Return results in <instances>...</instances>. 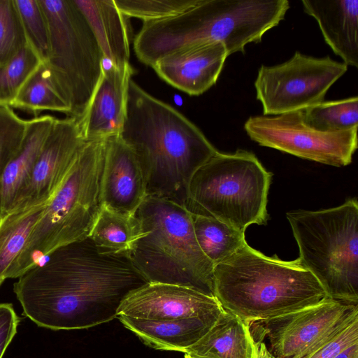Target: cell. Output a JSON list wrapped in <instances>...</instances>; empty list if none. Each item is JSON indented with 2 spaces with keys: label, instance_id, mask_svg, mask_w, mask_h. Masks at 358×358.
<instances>
[{
  "label": "cell",
  "instance_id": "obj_15",
  "mask_svg": "<svg viewBox=\"0 0 358 358\" xmlns=\"http://www.w3.org/2000/svg\"><path fill=\"white\" fill-rule=\"evenodd\" d=\"M228 56L222 43L208 42L174 52L152 68L173 87L190 96H199L216 83Z\"/></svg>",
  "mask_w": 358,
  "mask_h": 358
},
{
  "label": "cell",
  "instance_id": "obj_3",
  "mask_svg": "<svg viewBox=\"0 0 358 358\" xmlns=\"http://www.w3.org/2000/svg\"><path fill=\"white\" fill-rule=\"evenodd\" d=\"M213 295L249 326L329 299L299 258L268 257L246 243L213 268Z\"/></svg>",
  "mask_w": 358,
  "mask_h": 358
},
{
  "label": "cell",
  "instance_id": "obj_21",
  "mask_svg": "<svg viewBox=\"0 0 358 358\" xmlns=\"http://www.w3.org/2000/svg\"><path fill=\"white\" fill-rule=\"evenodd\" d=\"M200 358H254L250 326L224 310L210 330L184 352Z\"/></svg>",
  "mask_w": 358,
  "mask_h": 358
},
{
  "label": "cell",
  "instance_id": "obj_13",
  "mask_svg": "<svg viewBox=\"0 0 358 358\" xmlns=\"http://www.w3.org/2000/svg\"><path fill=\"white\" fill-rule=\"evenodd\" d=\"M224 310L214 296L196 289L148 282L127 296L118 315L145 320L218 318Z\"/></svg>",
  "mask_w": 358,
  "mask_h": 358
},
{
  "label": "cell",
  "instance_id": "obj_20",
  "mask_svg": "<svg viewBox=\"0 0 358 358\" xmlns=\"http://www.w3.org/2000/svg\"><path fill=\"white\" fill-rule=\"evenodd\" d=\"M55 119L43 115L29 120L22 145L0 178V217L13 208L27 185Z\"/></svg>",
  "mask_w": 358,
  "mask_h": 358
},
{
  "label": "cell",
  "instance_id": "obj_17",
  "mask_svg": "<svg viewBox=\"0 0 358 358\" xmlns=\"http://www.w3.org/2000/svg\"><path fill=\"white\" fill-rule=\"evenodd\" d=\"M324 41L348 66L358 67V0H302Z\"/></svg>",
  "mask_w": 358,
  "mask_h": 358
},
{
  "label": "cell",
  "instance_id": "obj_23",
  "mask_svg": "<svg viewBox=\"0 0 358 358\" xmlns=\"http://www.w3.org/2000/svg\"><path fill=\"white\" fill-rule=\"evenodd\" d=\"M143 235L135 214L102 206L88 237L101 251L127 255Z\"/></svg>",
  "mask_w": 358,
  "mask_h": 358
},
{
  "label": "cell",
  "instance_id": "obj_9",
  "mask_svg": "<svg viewBox=\"0 0 358 358\" xmlns=\"http://www.w3.org/2000/svg\"><path fill=\"white\" fill-rule=\"evenodd\" d=\"M348 71L330 57H314L296 51L287 61L262 65L255 81L264 115L302 110L324 101L329 88Z\"/></svg>",
  "mask_w": 358,
  "mask_h": 358
},
{
  "label": "cell",
  "instance_id": "obj_31",
  "mask_svg": "<svg viewBox=\"0 0 358 358\" xmlns=\"http://www.w3.org/2000/svg\"><path fill=\"white\" fill-rule=\"evenodd\" d=\"M27 42L44 62L49 46L48 29L39 0H14Z\"/></svg>",
  "mask_w": 358,
  "mask_h": 358
},
{
  "label": "cell",
  "instance_id": "obj_11",
  "mask_svg": "<svg viewBox=\"0 0 358 358\" xmlns=\"http://www.w3.org/2000/svg\"><path fill=\"white\" fill-rule=\"evenodd\" d=\"M358 318V304L327 299L316 305L255 322L275 358H296L340 326Z\"/></svg>",
  "mask_w": 358,
  "mask_h": 358
},
{
  "label": "cell",
  "instance_id": "obj_30",
  "mask_svg": "<svg viewBox=\"0 0 358 358\" xmlns=\"http://www.w3.org/2000/svg\"><path fill=\"white\" fill-rule=\"evenodd\" d=\"M29 120H24L9 106L0 105V178L19 152Z\"/></svg>",
  "mask_w": 358,
  "mask_h": 358
},
{
  "label": "cell",
  "instance_id": "obj_1",
  "mask_svg": "<svg viewBox=\"0 0 358 358\" xmlns=\"http://www.w3.org/2000/svg\"><path fill=\"white\" fill-rule=\"evenodd\" d=\"M18 278L13 292L37 326L87 329L118 315L127 296L148 283L126 255L101 251L90 237L61 246Z\"/></svg>",
  "mask_w": 358,
  "mask_h": 358
},
{
  "label": "cell",
  "instance_id": "obj_7",
  "mask_svg": "<svg viewBox=\"0 0 358 358\" xmlns=\"http://www.w3.org/2000/svg\"><path fill=\"white\" fill-rule=\"evenodd\" d=\"M272 176L251 152L217 151L194 174L187 209H197L194 213L213 217L245 234L250 224H267Z\"/></svg>",
  "mask_w": 358,
  "mask_h": 358
},
{
  "label": "cell",
  "instance_id": "obj_5",
  "mask_svg": "<svg viewBox=\"0 0 358 358\" xmlns=\"http://www.w3.org/2000/svg\"><path fill=\"white\" fill-rule=\"evenodd\" d=\"M105 141L85 142L62 183L48 201L9 278H18L57 248L89 236L102 206L101 180Z\"/></svg>",
  "mask_w": 358,
  "mask_h": 358
},
{
  "label": "cell",
  "instance_id": "obj_22",
  "mask_svg": "<svg viewBox=\"0 0 358 358\" xmlns=\"http://www.w3.org/2000/svg\"><path fill=\"white\" fill-rule=\"evenodd\" d=\"M47 202L13 208L0 217V285L9 278Z\"/></svg>",
  "mask_w": 358,
  "mask_h": 358
},
{
  "label": "cell",
  "instance_id": "obj_26",
  "mask_svg": "<svg viewBox=\"0 0 358 358\" xmlns=\"http://www.w3.org/2000/svg\"><path fill=\"white\" fill-rule=\"evenodd\" d=\"M303 120L310 127L328 132L358 127V97L322 101L302 110Z\"/></svg>",
  "mask_w": 358,
  "mask_h": 358
},
{
  "label": "cell",
  "instance_id": "obj_4",
  "mask_svg": "<svg viewBox=\"0 0 358 358\" xmlns=\"http://www.w3.org/2000/svg\"><path fill=\"white\" fill-rule=\"evenodd\" d=\"M135 215L144 235L127 256L148 282L185 286L213 295L214 265L197 243L192 212L147 196Z\"/></svg>",
  "mask_w": 358,
  "mask_h": 358
},
{
  "label": "cell",
  "instance_id": "obj_14",
  "mask_svg": "<svg viewBox=\"0 0 358 358\" xmlns=\"http://www.w3.org/2000/svg\"><path fill=\"white\" fill-rule=\"evenodd\" d=\"M146 196L144 173L133 150L120 136L106 139L101 180L102 206L134 215Z\"/></svg>",
  "mask_w": 358,
  "mask_h": 358
},
{
  "label": "cell",
  "instance_id": "obj_36",
  "mask_svg": "<svg viewBox=\"0 0 358 358\" xmlns=\"http://www.w3.org/2000/svg\"><path fill=\"white\" fill-rule=\"evenodd\" d=\"M185 358H200V357H192V356H190L187 354H185Z\"/></svg>",
  "mask_w": 358,
  "mask_h": 358
},
{
  "label": "cell",
  "instance_id": "obj_19",
  "mask_svg": "<svg viewBox=\"0 0 358 358\" xmlns=\"http://www.w3.org/2000/svg\"><path fill=\"white\" fill-rule=\"evenodd\" d=\"M121 323L145 345L157 350L184 352L198 342L217 318L145 320L118 315Z\"/></svg>",
  "mask_w": 358,
  "mask_h": 358
},
{
  "label": "cell",
  "instance_id": "obj_28",
  "mask_svg": "<svg viewBox=\"0 0 358 358\" xmlns=\"http://www.w3.org/2000/svg\"><path fill=\"white\" fill-rule=\"evenodd\" d=\"M199 0H114L126 16L141 19L143 22L161 20L195 6Z\"/></svg>",
  "mask_w": 358,
  "mask_h": 358
},
{
  "label": "cell",
  "instance_id": "obj_16",
  "mask_svg": "<svg viewBox=\"0 0 358 358\" xmlns=\"http://www.w3.org/2000/svg\"><path fill=\"white\" fill-rule=\"evenodd\" d=\"M133 73L129 64L120 68L104 67L85 112L78 118L85 141L120 136L126 118L129 83Z\"/></svg>",
  "mask_w": 358,
  "mask_h": 358
},
{
  "label": "cell",
  "instance_id": "obj_6",
  "mask_svg": "<svg viewBox=\"0 0 358 358\" xmlns=\"http://www.w3.org/2000/svg\"><path fill=\"white\" fill-rule=\"evenodd\" d=\"M299 259L330 299L358 304V202L286 213Z\"/></svg>",
  "mask_w": 358,
  "mask_h": 358
},
{
  "label": "cell",
  "instance_id": "obj_24",
  "mask_svg": "<svg viewBox=\"0 0 358 358\" xmlns=\"http://www.w3.org/2000/svg\"><path fill=\"white\" fill-rule=\"evenodd\" d=\"M192 217L197 243L214 266L247 243L245 234L213 217L194 213Z\"/></svg>",
  "mask_w": 358,
  "mask_h": 358
},
{
  "label": "cell",
  "instance_id": "obj_33",
  "mask_svg": "<svg viewBox=\"0 0 358 358\" xmlns=\"http://www.w3.org/2000/svg\"><path fill=\"white\" fill-rule=\"evenodd\" d=\"M19 318L13 305L0 303V358H2L8 346L17 333Z\"/></svg>",
  "mask_w": 358,
  "mask_h": 358
},
{
  "label": "cell",
  "instance_id": "obj_34",
  "mask_svg": "<svg viewBox=\"0 0 358 358\" xmlns=\"http://www.w3.org/2000/svg\"><path fill=\"white\" fill-rule=\"evenodd\" d=\"M255 358H275L267 349L262 339H254Z\"/></svg>",
  "mask_w": 358,
  "mask_h": 358
},
{
  "label": "cell",
  "instance_id": "obj_29",
  "mask_svg": "<svg viewBox=\"0 0 358 358\" xmlns=\"http://www.w3.org/2000/svg\"><path fill=\"white\" fill-rule=\"evenodd\" d=\"M27 43L14 0H0V65L14 58Z\"/></svg>",
  "mask_w": 358,
  "mask_h": 358
},
{
  "label": "cell",
  "instance_id": "obj_35",
  "mask_svg": "<svg viewBox=\"0 0 358 358\" xmlns=\"http://www.w3.org/2000/svg\"><path fill=\"white\" fill-rule=\"evenodd\" d=\"M335 358H358V343L350 346Z\"/></svg>",
  "mask_w": 358,
  "mask_h": 358
},
{
  "label": "cell",
  "instance_id": "obj_2",
  "mask_svg": "<svg viewBox=\"0 0 358 358\" xmlns=\"http://www.w3.org/2000/svg\"><path fill=\"white\" fill-rule=\"evenodd\" d=\"M120 137L138 160L147 196L187 208L194 174L217 152L187 117L145 91L132 79Z\"/></svg>",
  "mask_w": 358,
  "mask_h": 358
},
{
  "label": "cell",
  "instance_id": "obj_8",
  "mask_svg": "<svg viewBox=\"0 0 358 358\" xmlns=\"http://www.w3.org/2000/svg\"><path fill=\"white\" fill-rule=\"evenodd\" d=\"M39 3L49 36L43 63L70 107L69 117L80 118L104 69L101 50L73 0H39Z\"/></svg>",
  "mask_w": 358,
  "mask_h": 358
},
{
  "label": "cell",
  "instance_id": "obj_27",
  "mask_svg": "<svg viewBox=\"0 0 358 358\" xmlns=\"http://www.w3.org/2000/svg\"><path fill=\"white\" fill-rule=\"evenodd\" d=\"M43 62L27 42L14 58L0 65V105L10 106L22 85Z\"/></svg>",
  "mask_w": 358,
  "mask_h": 358
},
{
  "label": "cell",
  "instance_id": "obj_37",
  "mask_svg": "<svg viewBox=\"0 0 358 358\" xmlns=\"http://www.w3.org/2000/svg\"><path fill=\"white\" fill-rule=\"evenodd\" d=\"M254 358H255V356H254Z\"/></svg>",
  "mask_w": 358,
  "mask_h": 358
},
{
  "label": "cell",
  "instance_id": "obj_18",
  "mask_svg": "<svg viewBox=\"0 0 358 358\" xmlns=\"http://www.w3.org/2000/svg\"><path fill=\"white\" fill-rule=\"evenodd\" d=\"M88 22L104 60L124 67L130 57L129 29L127 17L114 0H73Z\"/></svg>",
  "mask_w": 358,
  "mask_h": 358
},
{
  "label": "cell",
  "instance_id": "obj_12",
  "mask_svg": "<svg viewBox=\"0 0 358 358\" xmlns=\"http://www.w3.org/2000/svg\"><path fill=\"white\" fill-rule=\"evenodd\" d=\"M85 141L78 118H56L29 181L12 209L47 202L62 183Z\"/></svg>",
  "mask_w": 358,
  "mask_h": 358
},
{
  "label": "cell",
  "instance_id": "obj_32",
  "mask_svg": "<svg viewBox=\"0 0 358 358\" xmlns=\"http://www.w3.org/2000/svg\"><path fill=\"white\" fill-rule=\"evenodd\" d=\"M358 343V318L334 329L296 358H335Z\"/></svg>",
  "mask_w": 358,
  "mask_h": 358
},
{
  "label": "cell",
  "instance_id": "obj_10",
  "mask_svg": "<svg viewBox=\"0 0 358 358\" xmlns=\"http://www.w3.org/2000/svg\"><path fill=\"white\" fill-rule=\"evenodd\" d=\"M357 129L319 131L306 124L302 110L274 116H252L244 124L248 136L262 146L338 167L352 161L357 148Z\"/></svg>",
  "mask_w": 358,
  "mask_h": 358
},
{
  "label": "cell",
  "instance_id": "obj_25",
  "mask_svg": "<svg viewBox=\"0 0 358 358\" xmlns=\"http://www.w3.org/2000/svg\"><path fill=\"white\" fill-rule=\"evenodd\" d=\"M39 115L43 110L65 113L70 116V107L55 85L49 69L43 62L31 75L10 106Z\"/></svg>",
  "mask_w": 358,
  "mask_h": 358
}]
</instances>
